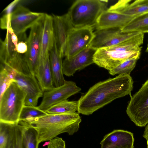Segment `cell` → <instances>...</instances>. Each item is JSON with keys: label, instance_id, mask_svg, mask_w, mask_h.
I'll return each mask as SVG.
<instances>
[{"label": "cell", "instance_id": "9c48e42d", "mask_svg": "<svg viewBox=\"0 0 148 148\" xmlns=\"http://www.w3.org/2000/svg\"><path fill=\"white\" fill-rule=\"evenodd\" d=\"M93 28H73L68 37L65 58L69 59L89 46L95 37Z\"/></svg>", "mask_w": 148, "mask_h": 148}, {"label": "cell", "instance_id": "7a4b0ae2", "mask_svg": "<svg viewBox=\"0 0 148 148\" xmlns=\"http://www.w3.org/2000/svg\"><path fill=\"white\" fill-rule=\"evenodd\" d=\"M26 125L33 127L37 131L39 143L49 141L58 135L66 133L72 135L78 131L82 119L77 112L60 114H47L34 119Z\"/></svg>", "mask_w": 148, "mask_h": 148}, {"label": "cell", "instance_id": "8fae6325", "mask_svg": "<svg viewBox=\"0 0 148 148\" xmlns=\"http://www.w3.org/2000/svg\"><path fill=\"white\" fill-rule=\"evenodd\" d=\"M81 90L75 82L66 81L62 86L44 92L42 101L38 107L45 111L55 105L67 100L68 98Z\"/></svg>", "mask_w": 148, "mask_h": 148}, {"label": "cell", "instance_id": "ac0fdd59", "mask_svg": "<svg viewBox=\"0 0 148 148\" xmlns=\"http://www.w3.org/2000/svg\"><path fill=\"white\" fill-rule=\"evenodd\" d=\"M5 38L0 40V64H4L14 58L18 53L16 47L18 41L17 36L10 25L7 29Z\"/></svg>", "mask_w": 148, "mask_h": 148}, {"label": "cell", "instance_id": "2e32d148", "mask_svg": "<svg viewBox=\"0 0 148 148\" xmlns=\"http://www.w3.org/2000/svg\"><path fill=\"white\" fill-rule=\"evenodd\" d=\"M134 17L107 10L100 15L93 28L96 30L111 28L121 29Z\"/></svg>", "mask_w": 148, "mask_h": 148}, {"label": "cell", "instance_id": "52a82bcc", "mask_svg": "<svg viewBox=\"0 0 148 148\" xmlns=\"http://www.w3.org/2000/svg\"><path fill=\"white\" fill-rule=\"evenodd\" d=\"M45 17L30 28L27 41V50L24 54L30 72L35 76L40 60Z\"/></svg>", "mask_w": 148, "mask_h": 148}, {"label": "cell", "instance_id": "4316f807", "mask_svg": "<svg viewBox=\"0 0 148 148\" xmlns=\"http://www.w3.org/2000/svg\"><path fill=\"white\" fill-rule=\"evenodd\" d=\"M138 60L133 59L127 60L113 69L109 71V73L112 75H130L135 68Z\"/></svg>", "mask_w": 148, "mask_h": 148}, {"label": "cell", "instance_id": "ba28073f", "mask_svg": "<svg viewBox=\"0 0 148 148\" xmlns=\"http://www.w3.org/2000/svg\"><path fill=\"white\" fill-rule=\"evenodd\" d=\"M45 13L32 12L24 6L19 5L10 14L9 25L18 36L25 33L45 16Z\"/></svg>", "mask_w": 148, "mask_h": 148}, {"label": "cell", "instance_id": "f546056e", "mask_svg": "<svg viewBox=\"0 0 148 148\" xmlns=\"http://www.w3.org/2000/svg\"><path fill=\"white\" fill-rule=\"evenodd\" d=\"M143 136L145 138L148 137V124L146 126Z\"/></svg>", "mask_w": 148, "mask_h": 148}, {"label": "cell", "instance_id": "cb8c5ba5", "mask_svg": "<svg viewBox=\"0 0 148 148\" xmlns=\"http://www.w3.org/2000/svg\"><path fill=\"white\" fill-rule=\"evenodd\" d=\"M78 101L67 100L55 105L45 111L48 114L75 113L77 112Z\"/></svg>", "mask_w": 148, "mask_h": 148}, {"label": "cell", "instance_id": "44dd1931", "mask_svg": "<svg viewBox=\"0 0 148 148\" xmlns=\"http://www.w3.org/2000/svg\"><path fill=\"white\" fill-rule=\"evenodd\" d=\"M26 127L19 122L10 124L8 138L3 148H25L23 136Z\"/></svg>", "mask_w": 148, "mask_h": 148}, {"label": "cell", "instance_id": "6da1fadb", "mask_svg": "<svg viewBox=\"0 0 148 148\" xmlns=\"http://www.w3.org/2000/svg\"><path fill=\"white\" fill-rule=\"evenodd\" d=\"M133 83L130 75H119L97 83L78 100L77 112L88 115L116 99L131 96Z\"/></svg>", "mask_w": 148, "mask_h": 148}, {"label": "cell", "instance_id": "f1b7e54d", "mask_svg": "<svg viewBox=\"0 0 148 148\" xmlns=\"http://www.w3.org/2000/svg\"><path fill=\"white\" fill-rule=\"evenodd\" d=\"M20 1L19 0H15L13 1L4 9L3 12H4L5 13V14H10L13 11L14 7Z\"/></svg>", "mask_w": 148, "mask_h": 148}, {"label": "cell", "instance_id": "5bb4252c", "mask_svg": "<svg viewBox=\"0 0 148 148\" xmlns=\"http://www.w3.org/2000/svg\"><path fill=\"white\" fill-rule=\"evenodd\" d=\"M54 37L60 56H65L67 41L74 28L67 13L61 16L53 14Z\"/></svg>", "mask_w": 148, "mask_h": 148}, {"label": "cell", "instance_id": "30bf717a", "mask_svg": "<svg viewBox=\"0 0 148 148\" xmlns=\"http://www.w3.org/2000/svg\"><path fill=\"white\" fill-rule=\"evenodd\" d=\"M94 32L95 37L89 46L97 49L119 44L140 33L124 32L117 28L96 30Z\"/></svg>", "mask_w": 148, "mask_h": 148}, {"label": "cell", "instance_id": "9a60e30c", "mask_svg": "<svg viewBox=\"0 0 148 148\" xmlns=\"http://www.w3.org/2000/svg\"><path fill=\"white\" fill-rule=\"evenodd\" d=\"M133 134L123 130H114L104 136L101 148H134Z\"/></svg>", "mask_w": 148, "mask_h": 148}, {"label": "cell", "instance_id": "4fadbf2b", "mask_svg": "<svg viewBox=\"0 0 148 148\" xmlns=\"http://www.w3.org/2000/svg\"><path fill=\"white\" fill-rule=\"evenodd\" d=\"M97 50L89 46L71 58H65L62 63L63 74L67 76H73L77 71L94 63V56Z\"/></svg>", "mask_w": 148, "mask_h": 148}, {"label": "cell", "instance_id": "7402d4cb", "mask_svg": "<svg viewBox=\"0 0 148 148\" xmlns=\"http://www.w3.org/2000/svg\"><path fill=\"white\" fill-rule=\"evenodd\" d=\"M121 29L124 32L148 33V12L134 17Z\"/></svg>", "mask_w": 148, "mask_h": 148}, {"label": "cell", "instance_id": "d4e9b609", "mask_svg": "<svg viewBox=\"0 0 148 148\" xmlns=\"http://www.w3.org/2000/svg\"><path fill=\"white\" fill-rule=\"evenodd\" d=\"M48 114L41 110L38 106L25 105L19 116V121L28 122L36 118L45 116Z\"/></svg>", "mask_w": 148, "mask_h": 148}, {"label": "cell", "instance_id": "1f68e13d", "mask_svg": "<svg viewBox=\"0 0 148 148\" xmlns=\"http://www.w3.org/2000/svg\"><path fill=\"white\" fill-rule=\"evenodd\" d=\"M146 52H148V43L147 44V48L146 49Z\"/></svg>", "mask_w": 148, "mask_h": 148}, {"label": "cell", "instance_id": "e0dca14e", "mask_svg": "<svg viewBox=\"0 0 148 148\" xmlns=\"http://www.w3.org/2000/svg\"><path fill=\"white\" fill-rule=\"evenodd\" d=\"M132 1L119 0L107 10L134 17L148 12V0Z\"/></svg>", "mask_w": 148, "mask_h": 148}, {"label": "cell", "instance_id": "7c38bea8", "mask_svg": "<svg viewBox=\"0 0 148 148\" xmlns=\"http://www.w3.org/2000/svg\"><path fill=\"white\" fill-rule=\"evenodd\" d=\"M14 82L25 92V106H37L39 99L43 95L44 92L41 88L35 76L16 73Z\"/></svg>", "mask_w": 148, "mask_h": 148}, {"label": "cell", "instance_id": "8992f818", "mask_svg": "<svg viewBox=\"0 0 148 148\" xmlns=\"http://www.w3.org/2000/svg\"><path fill=\"white\" fill-rule=\"evenodd\" d=\"M126 112L136 126L143 127L148 124V79L131 96Z\"/></svg>", "mask_w": 148, "mask_h": 148}, {"label": "cell", "instance_id": "d6986e66", "mask_svg": "<svg viewBox=\"0 0 148 148\" xmlns=\"http://www.w3.org/2000/svg\"><path fill=\"white\" fill-rule=\"evenodd\" d=\"M55 40L52 16L45 14L41 41L40 62L45 60L49 55Z\"/></svg>", "mask_w": 148, "mask_h": 148}, {"label": "cell", "instance_id": "3957f363", "mask_svg": "<svg viewBox=\"0 0 148 148\" xmlns=\"http://www.w3.org/2000/svg\"><path fill=\"white\" fill-rule=\"evenodd\" d=\"M144 36L140 33L119 44L97 49L94 56V63L109 71L127 60H138Z\"/></svg>", "mask_w": 148, "mask_h": 148}, {"label": "cell", "instance_id": "603a6c76", "mask_svg": "<svg viewBox=\"0 0 148 148\" xmlns=\"http://www.w3.org/2000/svg\"><path fill=\"white\" fill-rule=\"evenodd\" d=\"M0 99L12 83L14 82L16 71L11 68L0 64Z\"/></svg>", "mask_w": 148, "mask_h": 148}, {"label": "cell", "instance_id": "4dcf8cb0", "mask_svg": "<svg viewBox=\"0 0 148 148\" xmlns=\"http://www.w3.org/2000/svg\"><path fill=\"white\" fill-rule=\"evenodd\" d=\"M145 138L146 140L147 145V148H148V137H146Z\"/></svg>", "mask_w": 148, "mask_h": 148}, {"label": "cell", "instance_id": "484cf974", "mask_svg": "<svg viewBox=\"0 0 148 148\" xmlns=\"http://www.w3.org/2000/svg\"><path fill=\"white\" fill-rule=\"evenodd\" d=\"M25 125L26 127L23 136L25 148H38L39 143L38 141V134L37 131L31 126Z\"/></svg>", "mask_w": 148, "mask_h": 148}, {"label": "cell", "instance_id": "ffe728a7", "mask_svg": "<svg viewBox=\"0 0 148 148\" xmlns=\"http://www.w3.org/2000/svg\"><path fill=\"white\" fill-rule=\"evenodd\" d=\"M50 68L53 84L55 87L63 85L66 82L62 71V58L60 56L55 40L49 52Z\"/></svg>", "mask_w": 148, "mask_h": 148}, {"label": "cell", "instance_id": "277c9868", "mask_svg": "<svg viewBox=\"0 0 148 148\" xmlns=\"http://www.w3.org/2000/svg\"><path fill=\"white\" fill-rule=\"evenodd\" d=\"M108 0H77L67 13L74 28L94 27L101 14L106 10Z\"/></svg>", "mask_w": 148, "mask_h": 148}, {"label": "cell", "instance_id": "83f0119b", "mask_svg": "<svg viewBox=\"0 0 148 148\" xmlns=\"http://www.w3.org/2000/svg\"><path fill=\"white\" fill-rule=\"evenodd\" d=\"M47 147V148H66L65 141L58 136L49 141Z\"/></svg>", "mask_w": 148, "mask_h": 148}, {"label": "cell", "instance_id": "5b68a950", "mask_svg": "<svg viewBox=\"0 0 148 148\" xmlns=\"http://www.w3.org/2000/svg\"><path fill=\"white\" fill-rule=\"evenodd\" d=\"M25 93L17 84L12 82L0 99V122L18 123L25 105Z\"/></svg>", "mask_w": 148, "mask_h": 148}]
</instances>
